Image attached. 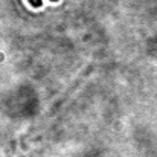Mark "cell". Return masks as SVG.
Segmentation results:
<instances>
[{
	"instance_id": "6da1fadb",
	"label": "cell",
	"mask_w": 157,
	"mask_h": 157,
	"mask_svg": "<svg viewBox=\"0 0 157 157\" xmlns=\"http://www.w3.org/2000/svg\"><path fill=\"white\" fill-rule=\"evenodd\" d=\"M28 3H29L34 9H38V8L43 6V2H41V0H28Z\"/></svg>"
},
{
	"instance_id": "7a4b0ae2",
	"label": "cell",
	"mask_w": 157,
	"mask_h": 157,
	"mask_svg": "<svg viewBox=\"0 0 157 157\" xmlns=\"http://www.w3.org/2000/svg\"><path fill=\"white\" fill-rule=\"evenodd\" d=\"M51 2H53V3H55V2H59V0H51Z\"/></svg>"
}]
</instances>
